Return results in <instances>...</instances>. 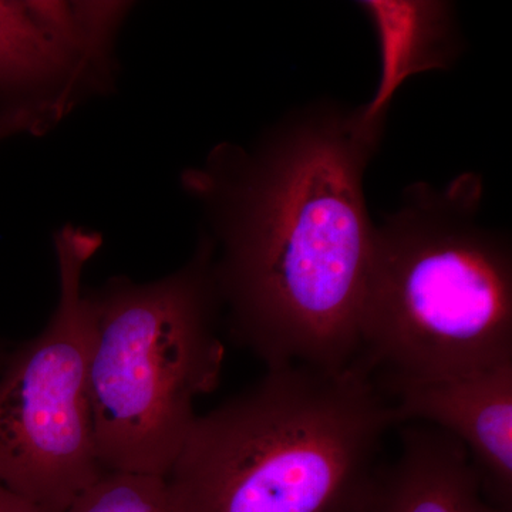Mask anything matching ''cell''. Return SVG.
<instances>
[{"mask_svg": "<svg viewBox=\"0 0 512 512\" xmlns=\"http://www.w3.org/2000/svg\"><path fill=\"white\" fill-rule=\"evenodd\" d=\"M49 133L45 121L36 116L35 113L23 109H0V141L8 140L10 137L43 136Z\"/></svg>", "mask_w": 512, "mask_h": 512, "instance_id": "obj_11", "label": "cell"}, {"mask_svg": "<svg viewBox=\"0 0 512 512\" xmlns=\"http://www.w3.org/2000/svg\"><path fill=\"white\" fill-rule=\"evenodd\" d=\"M396 426L357 360L276 367L197 416L165 478L185 512H357Z\"/></svg>", "mask_w": 512, "mask_h": 512, "instance_id": "obj_2", "label": "cell"}, {"mask_svg": "<svg viewBox=\"0 0 512 512\" xmlns=\"http://www.w3.org/2000/svg\"><path fill=\"white\" fill-rule=\"evenodd\" d=\"M357 512H505L488 500L466 448L446 431L406 423L400 453L376 467Z\"/></svg>", "mask_w": 512, "mask_h": 512, "instance_id": "obj_8", "label": "cell"}, {"mask_svg": "<svg viewBox=\"0 0 512 512\" xmlns=\"http://www.w3.org/2000/svg\"><path fill=\"white\" fill-rule=\"evenodd\" d=\"M212 261L202 232L191 258L163 278L119 275L86 289L90 406L104 471L167 477L197 419L195 400L220 384Z\"/></svg>", "mask_w": 512, "mask_h": 512, "instance_id": "obj_4", "label": "cell"}, {"mask_svg": "<svg viewBox=\"0 0 512 512\" xmlns=\"http://www.w3.org/2000/svg\"><path fill=\"white\" fill-rule=\"evenodd\" d=\"M133 2L0 0V109L33 111L56 128L116 92L119 39Z\"/></svg>", "mask_w": 512, "mask_h": 512, "instance_id": "obj_6", "label": "cell"}, {"mask_svg": "<svg viewBox=\"0 0 512 512\" xmlns=\"http://www.w3.org/2000/svg\"><path fill=\"white\" fill-rule=\"evenodd\" d=\"M383 131L360 106L318 101L181 173L208 224L229 333L266 369L338 372L359 355L376 227L363 181Z\"/></svg>", "mask_w": 512, "mask_h": 512, "instance_id": "obj_1", "label": "cell"}, {"mask_svg": "<svg viewBox=\"0 0 512 512\" xmlns=\"http://www.w3.org/2000/svg\"><path fill=\"white\" fill-rule=\"evenodd\" d=\"M375 30L380 73L375 94L360 106L369 124L386 123L390 104L410 77L447 70L461 52L454 6L443 0H362Z\"/></svg>", "mask_w": 512, "mask_h": 512, "instance_id": "obj_9", "label": "cell"}, {"mask_svg": "<svg viewBox=\"0 0 512 512\" xmlns=\"http://www.w3.org/2000/svg\"><path fill=\"white\" fill-rule=\"evenodd\" d=\"M101 247L103 237L94 229H57L55 311L0 373V484L40 512H66L104 473L90 406V315L83 285Z\"/></svg>", "mask_w": 512, "mask_h": 512, "instance_id": "obj_5", "label": "cell"}, {"mask_svg": "<svg viewBox=\"0 0 512 512\" xmlns=\"http://www.w3.org/2000/svg\"><path fill=\"white\" fill-rule=\"evenodd\" d=\"M483 195L473 173L413 184L376 225L356 360L384 383L512 362L511 242L481 222Z\"/></svg>", "mask_w": 512, "mask_h": 512, "instance_id": "obj_3", "label": "cell"}, {"mask_svg": "<svg viewBox=\"0 0 512 512\" xmlns=\"http://www.w3.org/2000/svg\"><path fill=\"white\" fill-rule=\"evenodd\" d=\"M66 512H185L167 483L154 474L104 471Z\"/></svg>", "mask_w": 512, "mask_h": 512, "instance_id": "obj_10", "label": "cell"}, {"mask_svg": "<svg viewBox=\"0 0 512 512\" xmlns=\"http://www.w3.org/2000/svg\"><path fill=\"white\" fill-rule=\"evenodd\" d=\"M0 512H40L35 505L0 484Z\"/></svg>", "mask_w": 512, "mask_h": 512, "instance_id": "obj_12", "label": "cell"}, {"mask_svg": "<svg viewBox=\"0 0 512 512\" xmlns=\"http://www.w3.org/2000/svg\"><path fill=\"white\" fill-rule=\"evenodd\" d=\"M397 424L424 423L446 431L473 461L484 493L512 508V362L427 383H384Z\"/></svg>", "mask_w": 512, "mask_h": 512, "instance_id": "obj_7", "label": "cell"}]
</instances>
